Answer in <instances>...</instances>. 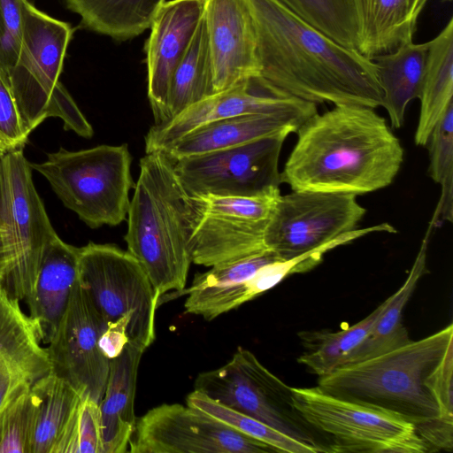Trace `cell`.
Instances as JSON below:
<instances>
[{"label":"cell","mask_w":453,"mask_h":453,"mask_svg":"<svg viewBox=\"0 0 453 453\" xmlns=\"http://www.w3.org/2000/svg\"><path fill=\"white\" fill-rule=\"evenodd\" d=\"M3 154H4V152L0 150V157H1Z\"/></svg>","instance_id":"60d3db41"},{"label":"cell","mask_w":453,"mask_h":453,"mask_svg":"<svg viewBox=\"0 0 453 453\" xmlns=\"http://www.w3.org/2000/svg\"><path fill=\"white\" fill-rule=\"evenodd\" d=\"M10 265V257L5 247L4 230L0 225V286L5 282Z\"/></svg>","instance_id":"ab89813d"},{"label":"cell","mask_w":453,"mask_h":453,"mask_svg":"<svg viewBox=\"0 0 453 453\" xmlns=\"http://www.w3.org/2000/svg\"><path fill=\"white\" fill-rule=\"evenodd\" d=\"M145 350L127 342L110 359L109 375L99 403L104 453H124L134 431V396L140 361Z\"/></svg>","instance_id":"7402d4cb"},{"label":"cell","mask_w":453,"mask_h":453,"mask_svg":"<svg viewBox=\"0 0 453 453\" xmlns=\"http://www.w3.org/2000/svg\"><path fill=\"white\" fill-rule=\"evenodd\" d=\"M55 453H104L99 403L81 397Z\"/></svg>","instance_id":"e575fe53"},{"label":"cell","mask_w":453,"mask_h":453,"mask_svg":"<svg viewBox=\"0 0 453 453\" xmlns=\"http://www.w3.org/2000/svg\"><path fill=\"white\" fill-rule=\"evenodd\" d=\"M283 132L240 146L173 160V169L191 195L253 196L279 188Z\"/></svg>","instance_id":"7c38bea8"},{"label":"cell","mask_w":453,"mask_h":453,"mask_svg":"<svg viewBox=\"0 0 453 453\" xmlns=\"http://www.w3.org/2000/svg\"><path fill=\"white\" fill-rule=\"evenodd\" d=\"M203 16V0L165 1L155 16L145 45L148 98L155 124L166 121L173 74L188 51Z\"/></svg>","instance_id":"ac0fdd59"},{"label":"cell","mask_w":453,"mask_h":453,"mask_svg":"<svg viewBox=\"0 0 453 453\" xmlns=\"http://www.w3.org/2000/svg\"><path fill=\"white\" fill-rule=\"evenodd\" d=\"M212 94H215L212 65L203 16L188 51L173 74L166 103V121Z\"/></svg>","instance_id":"f546056e"},{"label":"cell","mask_w":453,"mask_h":453,"mask_svg":"<svg viewBox=\"0 0 453 453\" xmlns=\"http://www.w3.org/2000/svg\"><path fill=\"white\" fill-rule=\"evenodd\" d=\"M275 260L281 259L267 250L196 273L190 287L180 291L188 295L184 303L185 312L212 320L257 297L263 294L257 271Z\"/></svg>","instance_id":"d6986e66"},{"label":"cell","mask_w":453,"mask_h":453,"mask_svg":"<svg viewBox=\"0 0 453 453\" xmlns=\"http://www.w3.org/2000/svg\"><path fill=\"white\" fill-rule=\"evenodd\" d=\"M453 347V326L320 376L323 392L380 409L412 424L427 451L451 450L453 426L441 417L432 390L434 372Z\"/></svg>","instance_id":"3957f363"},{"label":"cell","mask_w":453,"mask_h":453,"mask_svg":"<svg viewBox=\"0 0 453 453\" xmlns=\"http://www.w3.org/2000/svg\"><path fill=\"white\" fill-rule=\"evenodd\" d=\"M31 391L35 400L31 453H55L82 396L52 371L33 382Z\"/></svg>","instance_id":"4316f807"},{"label":"cell","mask_w":453,"mask_h":453,"mask_svg":"<svg viewBox=\"0 0 453 453\" xmlns=\"http://www.w3.org/2000/svg\"><path fill=\"white\" fill-rule=\"evenodd\" d=\"M429 150V174L441 185V191L432 221L452 222L453 188V103H451L436 126L426 143Z\"/></svg>","instance_id":"d6a6232c"},{"label":"cell","mask_w":453,"mask_h":453,"mask_svg":"<svg viewBox=\"0 0 453 453\" xmlns=\"http://www.w3.org/2000/svg\"><path fill=\"white\" fill-rule=\"evenodd\" d=\"M127 144L98 145L70 151L63 147L31 164L63 204L90 228L114 226L126 219L134 188Z\"/></svg>","instance_id":"8992f818"},{"label":"cell","mask_w":453,"mask_h":453,"mask_svg":"<svg viewBox=\"0 0 453 453\" xmlns=\"http://www.w3.org/2000/svg\"><path fill=\"white\" fill-rule=\"evenodd\" d=\"M129 447L132 453L276 452L211 415L180 403H163L136 420Z\"/></svg>","instance_id":"5bb4252c"},{"label":"cell","mask_w":453,"mask_h":453,"mask_svg":"<svg viewBox=\"0 0 453 453\" xmlns=\"http://www.w3.org/2000/svg\"><path fill=\"white\" fill-rule=\"evenodd\" d=\"M35 325L19 300L0 288V357L19 370L31 383L51 371V363Z\"/></svg>","instance_id":"484cf974"},{"label":"cell","mask_w":453,"mask_h":453,"mask_svg":"<svg viewBox=\"0 0 453 453\" xmlns=\"http://www.w3.org/2000/svg\"><path fill=\"white\" fill-rule=\"evenodd\" d=\"M415 143L426 146L434 127L453 103V19L430 42Z\"/></svg>","instance_id":"d4e9b609"},{"label":"cell","mask_w":453,"mask_h":453,"mask_svg":"<svg viewBox=\"0 0 453 453\" xmlns=\"http://www.w3.org/2000/svg\"><path fill=\"white\" fill-rule=\"evenodd\" d=\"M293 403L328 442L330 452L423 453L414 426L400 417L328 395L315 388H292Z\"/></svg>","instance_id":"9c48e42d"},{"label":"cell","mask_w":453,"mask_h":453,"mask_svg":"<svg viewBox=\"0 0 453 453\" xmlns=\"http://www.w3.org/2000/svg\"><path fill=\"white\" fill-rule=\"evenodd\" d=\"M280 188L253 196L192 195V263L207 267L267 251L265 231Z\"/></svg>","instance_id":"8fae6325"},{"label":"cell","mask_w":453,"mask_h":453,"mask_svg":"<svg viewBox=\"0 0 453 453\" xmlns=\"http://www.w3.org/2000/svg\"><path fill=\"white\" fill-rule=\"evenodd\" d=\"M303 123L286 113L238 115L203 125L160 151L177 160L240 146L283 132L291 134Z\"/></svg>","instance_id":"44dd1931"},{"label":"cell","mask_w":453,"mask_h":453,"mask_svg":"<svg viewBox=\"0 0 453 453\" xmlns=\"http://www.w3.org/2000/svg\"><path fill=\"white\" fill-rule=\"evenodd\" d=\"M214 93L259 76L257 35L246 0H203Z\"/></svg>","instance_id":"e0dca14e"},{"label":"cell","mask_w":453,"mask_h":453,"mask_svg":"<svg viewBox=\"0 0 453 453\" xmlns=\"http://www.w3.org/2000/svg\"><path fill=\"white\" fill-rule=\"evenodd\" d=\"M166 0H65L87 28L117 41L149 29Z\"/></svg>","instance_id":"f1b7e54d"},{"label":"cell","mask_w":453,"mask_h":453,"mask_svg":"<svg viewBox=\"0 0 453 453\" xmlns=\"http://www.w3.org/2000/svg\"><path fill=\"white\" fill-rule=\"evenodd\" d=\"M9 89L0 81V150L24 148L29 136Z\"/></svg>","instance_id":"74e56055"},{"label":"cell","mask_w":453,"mask_h":453,"mask_svg":"<svg viewBox=\"0 0 453 453\" xmlns=\"http://www.w3.org/2000/svg\"><path fill=\"white\" fill-rule=\"evenodd\" d=\"M365 212L354 194L292 190L280 196L265 244L280 259H288L356 229Z\"/></svg>","instance_id":"4fadbf2b"},{"label":"cell","mask_w":453,"mask_h":453,"mask_svg":"<svg viewBox=\"0 0 453 453\" xmlns=\"http://www.w3.org/2000/svg\"><path fill=\"white\" fill-rule=\"evenodd\" d=\"M80 248L56 234L47 244L33 290L26 300L41 342L48 344L68 306L79 279Z\"/></svg>","instance_id":"ffe728a7"},{"label":"cell","mask_w":453,"mask_h":453,"mask_svg":"<svg viewBox=\"0 0 453 453\" xmlns=\"http://www.w3.org/2000/svg\"><path fill=\"white\" fill-rule=\"evenodd\" d=\"M357 46L370 58L412 42L418 17L428 0H349Z\"/></svg>","instance_id":"603a6c76"},{"label":"cell","mask_w":453,"mask_h":453,"mask_svg":"<svg viewBox=\"0 0 453 453\" xmlns=\"http://www.w3.org/2000/svg\"><path fill=\"white\" fill-rule=\"evenodd\" d=\"M106 324L85 289L75 283L68 306L46 348L51 371L81 396L100 403L107 383L110 359L99 347Z\"/></svg>","instance_id":"9a60e30c"},{"label":"cell","mask_w":453,"mask_h":453,"mask_svg":"<svg viewBox=\"0 0 453 453\" xmlns=\"http://www.w3.org/2000/svg\"><path fill=\"white\" fill-rule=\"evenodd\" d=\"M35 400L27 386L0 411V453H31Z\"/></svg>","instance_id":"836d02e7"},{"label":"cell","mask_w":453,"mask_h":453,"mask_svg":"<svg viewBox=\"0 0 453 453\" xmlns=\"http://www.w3.org/2000/svg\"><path fill=\"white\" fill-rule=\"evenodd\" d=\"M428 53V42L403 44L394 51L372 58L378 68L382 89L381 106L392 128L404 122L408 104L419 98Z\"/></svg>","instance_id":"cb8c5ba5"},{"label":"cell","mask_w":453,"mask_h":453,"mask_svg":"<svg viewBox=\"0 0 453 453\" xmlns=\"http://www.w3.org/2000/svg\"><path fill=\"white\" fill-rule=\"evenodd\" d=\"M195 389L311 448L330 452L327 441L296 409L292 388L239 348L223 366L200 373Z\"/></svg>","instance_id":"ba28073f"},{"label":"cell","mask_w":453,"mask_h":453,"mask_svg":"<svg viewBox=\"0 0 453 453\" xmlns=\"http://www.w3.org/2000/svg\"><path fill=\"white\" fill-rule=\"evenodd\" d=\"M279 1L335 42L357 50V24L349 0Z\"/></svg>","instance_id":"1f68e13d"},{"label":"cell","mask_w":453,"mask_h":453,"mask_svg":"<svg viewBox=\"0 0 453 453\" xmlns=\"http://www.w3.org/2000/svg\"><path fill=\"white\" fill-rule=\"evenodd\" d=\"M317 112L313 103L268 92L256 77L212 94L165 122L154 124L144 139L145 153L164 150L196 128L230 117L286 113L305 122Z\"/></svg>","instance_id":"2e32d148"},{"label":"cell","mask_w":453,"mask_h":453,"mask_svg":"<svg viewBox=\"0 0 453 453\" xmlns=\"http://www.w3.org/2000/svg\"><path fill=\"white\" fill-rule=\"evenodd\" d=\"M257 35L260 85L313 104L381 106L373 60L325 35L279 0H246Z\"/></svg>","instance_id":"6da1fadb"},{"label":"cell","mask_w":453,"mask_h":453,"mask_svg":"<svg viewBox=\"0 0 453 453\" xmlns=\"http://www.w3.org/2000/svg\"><path fill=\"white\" fill-rule=\"evenodd\" d=\"M445 1H451V0H445Z\"/></svg>","instance_id":"b9f144b4"},{"label":"cell","mask_w":453,"mask_h":453,"mask_svg":"<svg viewBox=\"0 0 453 453\" xmlns=\"http://www.w3.org/2000/svg\"><path fill=\"white\" fill-rule=\"evenodd\" d=\"M79 281L106 327L144 350L153 342L160 295L127 250L95 242L80 248Z\"/></svg>","instance_id":"52a82bcc"},{"label":"cell","mask_w":453,"mask_h":453,"mask_svg":"<svg viewBox=\"0 0 453 453\" xmlns=\"http://www.w3.org/2000/svg\"><path fill=\"white\" fill-rule=\"evenodd\" d=\"M300 337L307 350L297 360L319 377L342 366L351 352L344 329L335 333L303 332Z\"/></svg>","instance_id":"d590c367"},{"label":"cell","mask_w":453,"mask_h":453,"mask_svg":"<svg viewBox=\"0 0 453 453\" xmlns=\"http://www.w3.org/2000/svg\"><path fill=\"white\" fill-rule=\"evenodd\" d=\"M3 286H0V288H2Z\"/></svg>","instance_id":"7bdbcfd3"},{"label":"cell","mask_w":453,"mask_h":453,"mask_svg":"<svg viewBox=\"0 0 453 453\" xmlns=\"http://www.w3.org/2000/svg\"><path fill=\"white\" fill-rule=\"evenodd\" d=\"M31 384L19 370L0 357V411L12 398Z\"/></svg>","instance_id":"f35d334b"},{"label":"cell","mask_w":453,"mask_h":453,"mask_svg":"<svg viewBox=\"0 0 453 453\" xmlns=\"http://www.w3.org/2000/svg\"><path fill=\"white\" fill-rule=\"evenodd\" d=\"M24 148L0 157V225L10 265L5 281L19 300L30 296L44 250L58 234L32 179Z\"/></svg>","instance_id":"30bf717a"},{"label":"cell","mask_w":453,"mask_h":453,"mask_svg":"<svg viewBox=\"0 0 453 453\" xmlns=\"http://www.w3.org/2000/svg\"><path fill=\"white\" fill-rule=\"evenodd\" d=\"M433 226L430 222L407 279L397 291L387 298L386 306L372 331L349 355L344 365L378 356L411 341L402 324L403 311L426 271L427 246Z\"/></svg>","instance_id":"83f0119b"},{"label":"cell","mask_w":453,"mask_h":453,"mask_svg":"<svg viewBox=\"0 0 453 453\" xmlns=\"http://www.w3.org/2000/svg\"><path fill=\"white\" fill-rule=\"evenodd\" d=\"M72 35L68 23L41 12L28 0L24 2L21 45L6 87L29 134L50 117L61 119L65 130L83 138L94 134L59 81Z\"/></svg>","instance_id":"5b68a950"},{"label":"cell","mask_w":453,"mask_h":453,"mask_svg":"<svg viewBox=\"0 0 453 453\" xmlns=\"http://www.w3.org/2000/svg\"><path fill=\"white\" fill-rule=\"evenodd\" d=\"M187 405L198 409L238 432L265 442L276 452L315 453L307 445L271 426L221 404L194 390L187 396Z\"/></svg>","instance_id":"4dcf8cb0"},{"label":"cell","mask_w":453,"mask_h":453,"mask_svg":"<svg viewBox=\"0 0 453 453\" xmlns=\"http://www.w3.org/2000/svg\"><path fill=\"white\" fill-rule=\"evenodd\" d=\"M281 182L292 190L362 195L389 186L403 149L374 109L334 105L302 124Z\"/></svg>","instance_id":"7a4b0ae2"},{"label":"cell","mask_w":453,"mask_h":453,"mask_svg":"<svg viewBox=\"0 0 453 453\" xmlns=\"http://www.w3.org/2000/svg\"><path fill=\"white\" fill-rule=\"evenodd\" d=\"M125 241L160 295L185 289L193 229L192 195L164 151L145 153L127 211Z\"/></svg>","instance_id":"277c9868"},{"label":"cell","mask_w":453,"mask_h":453,"mask_svg":"<svg viewBox=\"0 0 453 453\" xmlns=\"http://www.w3.org/2000/svg\"><path fill=\"white\" fill-rule=\"evenodd\" d=\"M25 1L0 0V81L5 87L19 53Z\"/></svg>","instance_id":"8d00e7d4"}]
</instances>
